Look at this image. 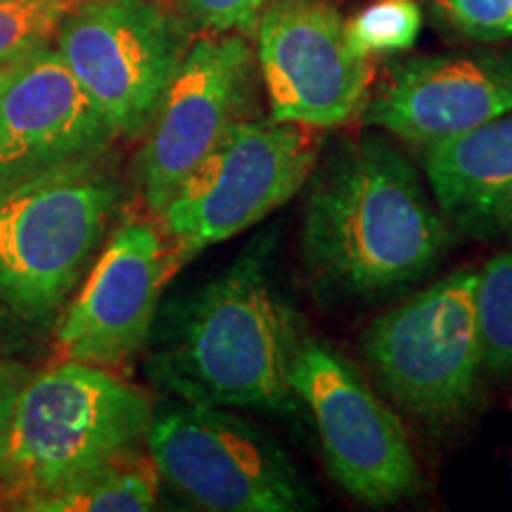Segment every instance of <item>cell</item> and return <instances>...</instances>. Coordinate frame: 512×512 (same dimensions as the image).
Masks as SVG:
<instances>
[{"mask_svg": "<svg viewBox=\"0 0 512 512\" xmlns=\"http://www.w3.org/2000/svg\"><path fill=\"white\" fill-rule=\"evenodd\" d=\"M477 273H448L375 318L361 354L382 392L427 422H453L477 394L482 349L475 313Z\"/></svg>", "mask_w": 512, "mask_h": 512, "instance_id": "52a82bcc", "label": "cell"}, {"mask_svg": "<svg viewBox=\"0 0 512 512\" xmlns=\"http://www.w3.org/2000/svg\"><path fill=\"white\" fill-rule=\"evenodd\" d=\"M268 3L271 0H185V10L209 34H245L254 27Z\"/></svg>", "mask_w": 512, "mask_h": 512, "instance_id": "44dd1931", "label": "cell"}, {"mask_svg": "<svg viewBox=\"0 0 512 512\" xmlns=\"http://www.w3.org/2000/svg\"><path fill=\"white\" fill-rule=\"evenodd\" d=\"M55 34L114 136H143L185 53L174 17L155 0H79Z\"/></svg>", "mask_w": 512, "mask_h": 512, "instance_id": "9c48e42d", "label": "cell"}, {"mask_svg": "<svg viewBox=\"0 0 512 512\" xmlns=\"http://www.w3.org/2000/svg\"><path fill=\"white\" fill-rule=\"evenodd\" d=\"M256 64L271 117L311 128L349 121L368 98L373 67L347 41V22L323 0L268 3L254 24Z\"/></svg>", "mask_w": 512, "mask_h": 512, "instance_id": "8fae6325", "label": "cell"}, {"mask_svg": "<svg viewBox=\"0 0 512 512\" xmlns=\"http://www.w3.org/2000/svg\"><path fill=\"white\" fill-rule=\"evenodd\" d=\"M79 0H0V62L43 48Z\"/></svg>", "mask_w": 512, "mask_h": 512, "instance_id": "d6986e66", "label": "cell"}, {"mask_svg": "<svg viewBox=\"0 0 512 512\" xmlns=\"http://www.w3.org/2000/svg\"><path fill=\"white\" fill-rule=\"evenodd\" d=\"M297 339L264 252L249 247L219 278L164 311L145 368L178 401L285 413L297 403L290 384Z\"/></svg>", "mask_w": 512, "mask_h": 512, "instance_id": "7a4b0ae2", "label": "cell"}, {"mask_svg": "<svg viewBox=\"0 0 512 512\" xmlns=\"http://www.w3.org/2000/svg\"><path fill=\"white\" fill-rule=\"evenodd\" d=\"M512 112V53L425 55L399 62L370 98L363 121L430 147Z\"/></svg>", "mask_w": 512, "mask_h": 512, "instance_id": "4fadbf2b", "label": "cell"}, {"mask_svg": "<svg viewBox=\"0 0 512 512\" xmlns=\"http://www.w3.org/2000/svg\"><path fill=\"white\" fill-rule=\"evenodd\" d=\"M19 60V57H17ZM17 60H10V62H0V86H3V81H5V76L10 74V69H12V64H15Z\"/></svg>", "mask_w": 512, "mask_h": 512, "instance_id": "603a6c76", "label": "cell"}, {"mask_svg": "<svg viewBox=\"0 0 512 512\" xmlns=\"http://www.w3.org/2000/svg\"><path fill=\"white\" fill-rule=\"evenodd\" d=\"M475 313L482 370L512 375V249L486 261L477 273Z\"/></svg>", "mask_w": 512, "mask_h": 512, "instance_id": "e0dca14e", "label": "cell"}, {"mask_svg": "<svg viewBox=\"0 0 512 512\" xmlns=\"http://www.w3.org/2000/svg\"><path fill=\"white\" fill-rule=\"evenodd\" d=\"M437 5L446 22L472 41L512 38V0H437Z\"/></svg>", "mask_w": 512, "mask_h": 512, "instance_id": "ffe728a7", "label": "cell"}, {"mask_svg": "<svg viewBox=\"0 0 512 512\" xmlns=\"http://www.w3.org/2000/svg\"><path fill=\"white\" fill-rule=\"evenodd\" d=\"M155 403L107 368L64 358L31 375L0 463V505L38 510L102 465L145 446Z\"/></svg>", "mask_w": 512, "mask_h": 512, "instance_id": "3957f363", "label": "cell"}, {"mask_svg": "<svg viewBox=\"0 0 512 512\" xmlns=\"http://www.w3.org/2000/svg\"><path fill=\"white\" fill-rule=\"evenodd\" d=\"M451 228L418 169L382 136L344 140L320 166L304 204L302 256L313 280L349 297L420 283Z\"/></svg>", "mask_w": 512, "mask_h": 512, "instance_id": "6da1fadb", "label": "cell"}, {"mask_svg": "<svg viewBox=\"0 0 512 512\" xmlns=\"http://www.w3.org/2000/svg\"><path fill=\"white\" fill-rule=\"evenodd\" d=\"M31 377V370L24 363L12 358H0V463L8 451V439L15 420L17 401L22 396Z\"/></svg>", "mask_w": 512, "mask_h": 512, "instance_id": "7402d4cb", "label": "cell"}, {"mask_svg": "<svg viewBox=\"0 0 512 512\" xmlns=\"http://www.w3.org/2000/svg\"><path fill=\"white\" fill-rule=\"evenodd\" d=\"M100 157L0 188V309L19 323H46L91 264L121 192Z\"/></svg>", "mask_w": 512, "mask_h": 512, "instance_id": "277c9868", "label": "cell"}, {"mask_svg": "<svg viewBox=\"0 0 512 512\" xmlns=\"http://www.w3.org/2000/svg\"><path fill=\"white\" fill-rule=\"evenodd\" d=\"M159 472L147 448L124 453L62 491L38 512H145L157 505Z\"/></svg>", "mask_w": 512, "mask_h": 512, "instance_id": "2e32d148", "label": "cell"}, {"mask_svg": "<svg viewBox=\"0 0 512 512\" xmlns=\"http://www.w3.org/2000/svg\"><path fill=\"white\" fill-rule=\"evenodd\" d=\"M145 448L159 479L214 512H299L316 505L297 467L264 430L216 406L155 408Z\"/></svg>", "mask_w": 512, "mask_h": 512, "instance_id": "8992f818", "label": "cell"}, {"mask_svg": "<svg viewBox=\"0 0 512 512\" xmlns=\"http://www.w3.org/2000/svg\"><path fill=\"white\" fill-rule=\"evenodd\" d=\"M290 384L309 408L330 477L349 496L373 508L415 496L420 472L406 430L354 363L328 342L299 337Z\"/></svg>", "mask_w": 512, "mask_h": 512, "instance_id": "ba28073f", "label": "cell"}, {"mask_svg": "<svg viewBox=\"0 0 512 512\" xmlns=\"http://www.w3.org/2000/svg\"><path fill=\"white\" fill-rule=\"evenodd\" d=\"M320 155L318 128L242 119L216 143L159 211L181 266L290 202Z\"/></svg>", "mask_w": 512, "mask_h": 512, "instance_id": "5b68a950", "label": "cell"}, {"mask_svg": "<svg viewBox=\"0 0 512 512\" xmlns=\"http://www.w3.org/2000/svg\"><path fill=\"white\" fill-rule=\"evenodd\" d=\"M441 219L472 240L512 235V112L425 147Z\"/></svg>", "mask_w": 512, "mask_h": 512, "instance_id": "9a60e30c", "label": "cell"}, {"mask_svg": "<svg viewBox=\"0 0 512 512\" xmlns=\"http://www.w3.org/2000/svg\"><path fill=\"white\" fill-rule=\"evenodd\" d=\"M176 268L162 230L126 221L64 313L57 328L62 356L100 368L126 366L150 342L162 290Z\"/></svg>", "mask_w": 512, "mask_h": 512, "instance_id": "7c38bea8", "label": "cell"}, {"mask_svg": "<svg viewBox=\"0 0 512 512\" xmlns=\"http://www.w3.org/2000/svg\"><path fill=\"white\" fill-rule=\"evenodd\" d=\"M252 69V46L238 31L202 36L183 53L138 159L140 192L157 216L190 171L247 119Z\"/></svg>", "mask_w": 512, "mask_h": 512, "instance_id": "30bf717a", "label": "cell"}, {"mask_svg": "<svg viewBox=\"0 0 512 512\" xmlns=\"http://www.w3.org/2000/svg\"><path fill=\"white\" fill-rule=\"evenodd\" d=\"M422 29L415 0H380L347 22V41L356 55L370 57L403 53L413 48Z\"/></svg>", "mask_w": 512, "mask_h": 512, "instance_id": "ac0fdd59", "label": "cell"}, {"mask_svg": "<svg viewBox=\"0 0 512 512\" xmlns=\"http://www.w3.org/2000/svg\"><path fill=\"white\" fill-rule=\"evenodd\" d=\"M114 138L57 50L36 48L12 64L0 86V188L98 157Z\"/></svg>", "mask_w": 512, "mask_h": 512, "instance_id": "5bb4252c", "label": "cell"}]
</instances>
